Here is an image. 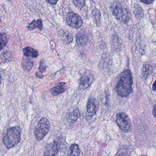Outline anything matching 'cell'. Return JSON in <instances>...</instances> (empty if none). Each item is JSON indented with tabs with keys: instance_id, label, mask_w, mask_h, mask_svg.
I'll return each instance as SVG.
<instances>
[{
	"instance_id": "cell-1",
	"label": "cell",
	"mask_w": 156,
	"mask_h": 156,
	"mask_svg": "<svg viewBox=\"0 0 156 156\" xmlns=\"http://www.w3.org/2000/svg\"><path fill=\"white\" fill-rule=\"evenodd\" d=\"M133 78L129 69L124 70L120 75L115 90L121 97L129 95L133 91Z\"/></svg>"
},
{
	"instance_id": "cell-2",
	"label": "cell",
	"mask_w": 156,
	"mask_h": 156,
	"mask_svg": "<svg viewBox=\"0 0 156 156\" xmlns=\"http://www.w3.org/2000/svg\"><path fill=\"white\" fill-rule=\"evenodd\" d=\"M21 132L19 126H15L8 130L3 140L4 144L7 149L12 148L19 143L21 139Z\"/></svg>"
},
{
	"instance_id": "cell-3",
	"label": "cell",
	"mask_w": 156,
	"mask_h": 156,
	"mask_svg": "<svg viewBox=\"0 0 156 156\" xmlns=\"http://www.w3.org/2000/svg\"><path fill=\"white\" fill-rule=\"evenodd\" d=\"M50 124L45 117L40 119L34 129V134L38 141H41L47 134L49 131Z\"/></svg>"
},
{
	"instance_id": "cell-4",
	"label": "cell",
	"mask_w": 156,
	"mask_h": 156,
	"mask_svg": "<svg viewBox=\"0 0 156 156\" xmlns=\"http://www.w3.org/2000/svg\"><path fill=\"white\" fill-rule=\"evenodd\" d=\"M116 122L121 130L125 133H128L132 129L130 118L125 113L120 112L117 114Z\"/></svg>"
},
{
	"instance_id": "cell-5",
	"label": "cell",
	"mask_w": 156,
	"mask_h": 156,
	"mask_svg": "<svg viewBox=\"0 0 156 156\" xmlns=\"http://www.w3.org/2000/svg\"><path fill=\"white\" fill-rule=\"evenodd\" d=\"M113 14L119 21L127 23L130 19V14L128 10L122 5H115L113 10Z\"/></svg>"
},
{
	"instance_id": "cell-6",
	"label": "cell",
	"mask_w": 156,
	"mask_h": 156,
	"mask_svg": "<svg viewBox=\"0 0 156 156\" xmlns=\"http://www.w3.org/2000/svg\"><path fill=\"white\" fill-rule=\"evenodd\" d=\"M66 21L69 25L76 29L80 28L83 24L81 17L73 12H70L68 14Z\"/></svg>"
},
{
	"instance_id": "cell-7",
	"label": "cell",
	"mask_w": 156,
	"mask_h": 156,
	"mask_svg": "<svg viewBox=\"0 0 156 156\" xmlns=\"http://www.w3.org/2000/svg\"><path fill=\"white\" fill-rule=\"evenodd\" d=\"M94 80L93 74L89 71H86L83 73L80 80V88L81 90H85L89 88Z\"/></svg>"
},
{
	"instance_id": "cell-8",
	"label": "cell",
	"mask_w": 156,
	"mask_h": 156,
	"mask_svg": "<svg viewBox=\"0 0 156 156\" xmlns=\"http://www.w3.org/2000/svg\"><path fill=\"white\" fill-rule=\"evenodd\" d=\"M59 145L58 142H52L47 144L45 147L44 156H57Z\"/></svg>"
},
{
	"instance_id": "cell-9",
	"label": "cell",
	"mask_w": 156,
	"mask_h": 156,
	"mask_svg": "<svg viewBox=\"0 0 156 156\" xmlns=\"http://www.w3.org/2000/svg\"><path fill=\"white\" fill-rule=\"evenodd\" d=\"M86 107L87 112L90 115H94L97 112L99 108V103L96 99L93 97H90L88 100Z\"/></svg>"
},
{
	"instance_id": "cell-10",
	"label": "cell",
	"mask_w": 156,
	"mask_h": 156,
	"mask_svg": "<svg viewBox=\"0 0 156 156\" xmlns=\"http://www.w3.org/2000/svg\"><path fill=\"white\" fill-rule=\"evenodd\" d=\"M89 37L85 32L80 31L76 35V41L78 45L80 46H83L87 44L89 42Z\"/></svg>"
},
{
	"instance_id": "cell-11",
	"label": "cell",
	"mask_w": 156,
	"mask_h": 156,
	"mask_svg": "<svg viewBox=\"0 0 156 156\" xmlns=\"http://www.w3.org/2000/svg\"><path fill=\"white\" fill-rule=\"evenodd\" d=\"M66 84V83H59L58 84H57L55 86L53 87L50 90L52 95L53 96H57L58 94L65 92L66 90V89H65L64 86H65Z\"/></svg>"
},
{
	"instance_id": "cell-12",
	"label": "cell",
	"mask_w": 156,
	"mask_h": 156,
	"mask_svg": "<svg viewBox=\"0 0 156 156\" xmlns=\"http://www.w3.org/2000/svg\"><path fill=\"white\" fill-rule=\"evenodd\" d=\"M24 55L27 57L35 58L38 56V53L37 51L32 48L27 47L23 49Z\"/></svg>"
},
{
	"instance_id": "cell-13",
	"label": "cell",
	"mask_w": 156,
	"mask_h": 156,
	"mask_svg": "<svg viewBox=\"0 0 156 156\" xmlns=\"http://www.w3.org/2000/svg\"><path fill=\"white\" fill-rule=\"evenodd\" d=\"M61 37L63 41L67 44H71L73 40V36L71 33L66 30H63L61 33Z\"/></svg>"
},
{
	"instance_id": "cell-14",
	"label": "cell",
	"mask_w": 156,
	"mask_h": 156,
	"mask_svg": "<svg viewBox=\"0 0 156 156\" xmlns=\"http://www.w3.org/2000/svg\"><path fill=\"white\" fill-rule=\"evenodd\" d=\"M28 29L29 30H34L35 28H38L40 31L43 29V23L41 19L34 20L28 26Z\"/></svg>"
},
{
	"instance_id": "cell-15",
	"label": "cell",
	"mask_w": 156,
	"mask_h": 156,
	"mask_svg": "<svg viewBox=\"0 0 156 156\" xmlns=\"http://www.w3.org/2000/svg\"><path fill=\"white\" fill-rule=\"evenodd\" d=\"M80 153L79 146L76 144H73L69 147L67 156H80Z\"/></svg>"
},
{
	"instance_id": "cell-16",
	"label": "cell",
	"mask_w": 156,
	"mask_h": 156,
	"mask_svg": "<svg viewBox=\"0 0 156 156\" xmlns=\"http://www.w3.org/2000/svg\"><path fill=\"white\" fill-rule=\"evenodd\" d=\"M22 65L24 70L30 71L34 66V62L31 58H25L23 59Z\"/></svg>"
},
{
	"instance_id": "cell-17",
	"label": "cell",
	"mask_w": 156,
	"mask_h": 156,
	"mask_svg": "<svg viewBox=\"0 0 156 156\" xmlns=\"http://www.w3.org/2000/svg\"><path fill=\"white\" fill-rule=\"evenodd\" d=\"M80 112L79 109L76 108L75 109L73 112L69 113V114L68 118L71 123H75L80 117Z\"/></svg>"
},
{
	"instance_id": "cell-18",
	"label": "cell",
	"mask_w": 156,
	"mask_h": 156,
	"mask_svg": "<svg viewBox=\"0 0 156 156\" xmlns=\"http://www.w3.org/2000/svg\"><path fill=\"white\" fill-rule=\"evenodd\" d=\"M9 37L6 34L0 33V51L6 46Z\"/></svg>"
},
{
	"instance_id": "cell-19",
	"label": "cell",
	"mask_w": 156,
	"mask_h": 156,
	"mask_svg": "<svg viewBox=\"0 0 156 156\" xmlns=\"http://www.w3.org/2000/svg\"><path fill=\"white\" fill-rule=\"evenodd\" d=\"M134 13L138 18H142L144 16L143 9L140 5L137 4L135 5L134 7Z\"/></svg>"
},
{
	"instance_id": "cell-20",
	"label": "cell",
	"mask_w": 156,
	"mask_h": 156,
	"mask_svg": "<svg viewBox=\"0 0 156 156\" xmlns=\"http://www.w3.org/2000/svg\"><path fill=\"white\" fill-rule=\"evenodd\" d=\"M142 74L144 77L146 78L150 75L151 73V67L150 65H146L143 67V69L142 70Z\"/></svg>"
},
{
	"instance_id": "cell-21",
	"label": "cell",
	"mask_w": 156,
	"mask_h": 156,
	"mask_svg": "<svg viewBox=\"0 0 156 156\" xmlns=\"http://www.w3.org/2000/svg\"><path fill=\"white\" fill-rule=\"evenodd\" d=\"M92 14L96 23L100 22L101 15L99 10L97 9H94L93 11Z\"/></svg>"
},
{
	"instance_id": "cell-22",
	"label": "cell",
	"mask_w": 156,
	"mask_h": 156,
	"mask_svg": "<svg viewBox=\"0 0 156 156\" xmlns=\"http://www.w3.org/2000/svg\"><path fill=\"white\" fill-rule=\"evenodd\" d=\"M74 4L76 7L82 8L85 5V0H73Z\"/></svg>"
},
{
	"instance_id": "cell-23",
	"label": "cell",
	"mask_w": 156,
	"mask_h": 156,
	"mask_svg": "<svg viewBox=\"0 0 156 156\" xmlns=\"http://www.w3.org/2000/svg\"><path fill=\"white\" fill-rule=\"evenodd\" d=\"M46 68L47 66L45 63L44 62V60H41L40 62L39 68H38V70H39V72L41 73H44L45 71Z\"/></svg>"
},
{
	"instance_id": "cell-24",
	"label": "cell",
	"mask_w": 156,
	"mask_h": 156,
	"mask_svg": "<svg viewBox=\"0 0 156 156\" xmlns=\"http://www.w3.org/2000/svg\"><path fill=\"white\" fill-rule=\"evenodd\" d=\"M141 2L144 3L146 4H150L154 2L155 0H140Z\"/></svg>"
},
{
	"instance_id": "cell-25",
	"label": "cell",
	"mask_w": 156,
	"mask_h": 156,
	"mask_svg": "<svg viewBox=\"0 0 156 156\" xmlns=\"http://www.w3.org/2000/svg\"><path fill=\"white\" fill-rule=\"evenodd\" d=\"M46 1L48 3L52 5H55L57 3L58 0H46Z\"/></svg>"
},
{
	"instance_id": "cell-26",
	"label": "cell",
	"mask_w": 156,
	"mask_h": 156,
	"mask_svg": "<svg viewBox=\"0 0 156 156\" xmlns=\"http://www.w3.org/2000/svg\"><path fill=\"white\" fill-rule=\"evenodd\" d=\"M153 113L154 116L156 118V104L154 106Z\"/></svg>"
},
{
	"instance_id": "cell-27",
	"label": "cell",
	"mask_w": 156,
	"mask_h": 156,
	"mask_svg": "<svg viewBox=\"0 0 156 156\" xmlns=\"http://www.w3.org/2000/svg\"><path fill=\"white\" fill-rule=\"evenodd\" d=\"M117 156H130L129 155V154H126V153H121V154H118V155Z\"/></svg>"
},
{
	"instance_id": "cell-28",
	"label": "cell",
	"mask_w": 156,
	"mask_h": 156,
	"mask_svg": "<svg viewBox=\"0 0 156 156\" xmlns=\"http://www.w3.org/2000/svg\"><path fill=\"white\" fill-rule=\"evenodd\" d=\"M153 90L154 91L156 92V80L154 83V84L153 85Z\"/></svg>"
},
{
	"instance_id": "cell-29",
	"label": "cell",
	"mask_w": 156,
	"mask_h": 156,
	"mask_svg": "<svg viewBox=\"0 0 156 156\" xmlns=\"http://www.w3.org/2000/svg\"><path fill=\"white\" fill-rule=\"evenodd\" d=\"M36 76L38 78H42L43 77V76H42V75H40L38 72H37V73H36Z\"/></svg>"
},
{
	"instance_id": "cell-30",
	"label": "cell",
	"mask_w": 156,
	"mask_h": 156,
	"mask_svg": "<svg viewBox=\"0 0 156 156\" xmlns=\"http://www.w3.org/2000/svg\"><path fill=\"white\" fill-rule=\"evenodd\" d=\"M2 83V77H1V75H0V84Z\"/></svg>"
},
{
	"instance_id": "cell-31",
	"label": "cell",
	"mask_w": 156,
	"mask_h": 156,
	"mask_svg": "<svg viewBox=\"0 0 156 156\" xmlns=\"http://www.w3.org/2000/svg\"><path fill=\"white\" fill-rule=\"evenodd\" d=\"M145 156V155H142V156Z\"/></svg>"
},
{
	"instance_id": "cell-32",
	"label": "cell",
	"mask_w": 156,
	"mask_h": 156,
	"mask_svg": "<svg viewBox=\"0 0 156 156\" xmlns=\"http://www.w3.org/2000/svg\"></svg>"
}]
</instances>
